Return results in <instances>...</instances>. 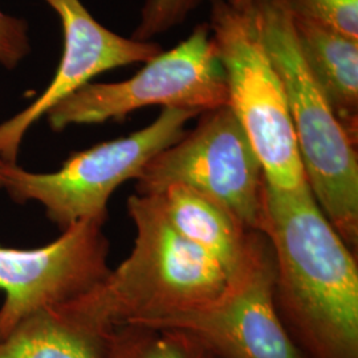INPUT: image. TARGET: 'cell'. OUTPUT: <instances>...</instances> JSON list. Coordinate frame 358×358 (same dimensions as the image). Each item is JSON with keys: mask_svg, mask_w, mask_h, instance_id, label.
Wrapping results in <instances>:
<instances>
[{"mask_svg": "<svg viewBox=\"0 0 358 358\" xmlns=\"http://www.w3.org/2000/svg\"><path fill=\"white\" fill-rule=\"evenodd\" d=\"M203 0H145L131 38L152 41L182 24Z\"/></svg>", "mask_w": 358, "mask_h": 358, "instance_id": "2e32d148", "label": "cell"}, {"mask_svg": "<svg viewBox=\"0 0 358 358\" xmlns=\"http://www.w3.org/2000/svg\"><path fill=\"white\" fill-rule=\"evenodd\" d=\"M106 219L77 222L55 242L34 250L0 247V340L32 313L90 292L110 272Z\"/></svg>", "mask_w": 358, "mask_h": 358, "instance_id": "9c48e42d", "label": "cell"}, {"mask_svg": "<svg viewBox=\"0 0 358 358\" xmlns=\"http://www.w3.org/2000/svg\"><path fill=\"white\" fill-rule=\"evenodd\" d=\"M224 1L235 10L245 11V10H250L251 7H254V4L257 0H224Z\"/></svg>", "mask_w": 358, "mask_h": 358, "instance_id": "ac0fdd59", "label": "cell"}, {"mask_svg": "<svg viewBox=\"0 0 358 358\" xmlns=\"http://www.w3.org/2000/svg\"><path fill=\"white\" fill-rule=\"evenodd\" d=\"M128 211L136 227L130 255L90 292L55 307L105 336L201 307L223 291L230 276L173 230L155 195H131Z\"/></svg>", "mask_w": 358, "mask_h": 358, "instance_id": "7a4b0ae2", "label": "cell"}, {"mask_svg": "<svg viewBox=\"0 0 358 358\" xmlns=\"http://www.w3.org/2000/svg\"><path fill=\"white\" fill-rule=\"evenodd\" d=\"M208 26L224 69L231 110L263 169L266 183L291 192L307 185L285 90L259 35L252 8L211 0Z\"/></svg>", "mask_w": 358, "mask_h": 358, "instance_id": "277c9868", "label": "cell"}, {"mask_svg": "<svg viewBox=\"0 0 358 358\" xmlns=\"http://www.w3.org/2000/svg\"><path fill=\"white\" fill-rule=\"evenodd\" d=\"M31 51L26 20L0 8V64L13 69Z\"/></svg>", "mask_w": 358, "mask_h": 358, "instance_id": "e0dca14e", "label": "cell"}, {"mask_svg": "<svg viewBox=\"0 0 358 358\" xmlns=\"http://www.w3.org/2000/svg\"><path fill=\"white\" fill-rule=\"evenodd\" d=\"M275 280L268 239L251 231L239 266L215 299L141 327L187 333L217 358H304L278 312Z\"/></svg>", "mask_w": 358, "mask_h": 358, "instance_id": "52a82bcc", "label": "cell"}, {"mask_svg": "<svg viewBox=\"0 0 358 358\" xmlns=\"http://www.w3.org/2000/svg\"><path fill=\"white\" fill-rule=\"evenodd\" d=\"M173 230L231 275L243 257L251 230L224 206L185 185H170L155 195Z\"/></svg>", "mask_w": 358, "mask_h": 358, "instance_id": "7c38bea8", "label": "cell"}, {"mask_svg": "<svg viewBox=\"0 0 358 358\" xmlns=\"http://www.w3.org/2000/svg\"><path fill=\"white\" fill-rule=\"evenodd\" d=\"M6 162H3L1 159H0V187H1V182H3V177H1V169H3V165H4Z\"/></svg>", "mask_w": 358, "mask_h": 358, "instance_id": "d6986e66", "label": "cell"}, {"mask_svg": "<svg viewBox=\"0 0 358 358\" xmlns=\"http://www.w3.org/2000/svg\"><path fill=\"white\" fill-rule=\"evenodd\" d=\"M291 16L304 63L343 128L357 142L358 40Z\"/></svg>", "mask_w": 358, "mask_h": 358, "instance_id": "8fae6325", "label": "cell"}, {"mask_svg": "<svg viewBox=\"0 0 358 358\" xmlns=\"http://www.w3.org/2000/svg\"><path fill=\"white\" fill-rule=\"evenodd\" d=\"M198 115L194 110L164 108L150 125L72 154L53 173H31L4 164L1 187L19 203H40L63 231L85 219H106L115 189L138 178L157 154L183 137L186 125Z\"/></svg>", "mask_w": 358, "mask_h": 358, "instance_id": "5b68a950", "label": "cell"}, {"mask_svg": "<svg viewBox=\"0 0 358 358\" xmlns=\"http://www.w3.org/2000/svg\"><path fill=\"white\" fill-rule=\"evenodd\" d=\"M109 336L47 308L0 340V358H103Z\"/></svg>", "mask_w": 358, "mask_h": 358, "instance_id": "4fadbf2b", "label": "cell"}, {"mask_svg": "<svg viewBox=\"0 0 358 358\" xmlns=\"http://www.w3.org/2000/svg\"><path fill=\"white\" fill-rule=\"evenodd\" d=\"M60 19L63 55L50 85L24 110L0 124V159L16 165L29 128L55 105L106 71L148 63L164 51L158 43L124 38L100 24L81 0H44Z\"/></svg>", "mask_w": 358, "mask_h": 358, "instance_id": "30bf717a", "label": "cell"}, {"mask_svg": "<svg viewBox=\"0 0 358 358\" xmlns=\"http://www.w3.org/2000/svg\"><path fill=\"white\" fill-rule=\"evenodd\" d=\"M252 13L285 90L308 187L344 243L356 248L357 142L343 128L304 63L285 1L257 0Z\"/></svg>", "mask_w": 358, "mask_h": 358, "instance_id": "3957f363", "label": "cell"}, {"mask_svg": "<svg viewBox=\"0 0 358 358\" xmlns=\"http://www.w3.org/2000/svg\"><path fill=\"white\" fill-rule=\"evenodd\" d=\"M229 103L224 69L208 23L194 28L177 47L162 51L125 81L87 84L55 105L48 124L60 131L72 125L120 121L130 113L161 106L205 113Z\"/></svg>", "mask_w": 358, "mask_h": 358, "instance_id": "8992f818", "label": "cell"}, {"mask_svg": "<svg viewBox=\"0 0 358 358\" xmlns=\"http://www.w3.org/2000/svg\"><path fill=\"white\" fill-rule=\"evenodd\" d=\"M289 13L358 40V0H284Z\"/></svg>", "mask_w": 358, "mask_h": 358, "instance_id": "9a60e30c", "label": "cell"}, {"mask_svg": "<svg viewBox=\"0 0 358 358\" xmlns=\"http://www.w3.org/2000/svg\"><path fill=\"white\" fill-rule=\"evenodd\" d=\"M259 232L273 252L278 312L301 355L358 358L357 263L308 183L291 192L264 183Z\"/></svg>", "mask_w": 358, "mask_h": 358, "instance_id": "6da1fadb", "label": "cell"}, {"mask_svg": "<svg viewBox=\"0 0 358 358\" xmlns=\"http://www.w3.org/2000/svg\"><path fill=\"white\" fill-rule=\"evenodd\" d=\"M103 358H217L190 334L141 325L117 328Z\"/></svg>", "mask_w": 358, "mask_h": 358, "instance_id": "5bb4252c", "label": "cell"}, {"mask_svg": "<svg viewBox=\"0 0 358 358\" xmlns=\"http://www.w3.org/2000/svg\"><path fill=\"white\" fill-rule=\"evenodd\" d=\"M136 180L140 195L189 186L224 206L245 229L260 230L263 169L229 105L202 113L195 129L157 154Z\"/></svg>", "mask_w": 358, "mask_h": 358, "instance_id": "ba28073f", "label": "cell"}]
</instances>
